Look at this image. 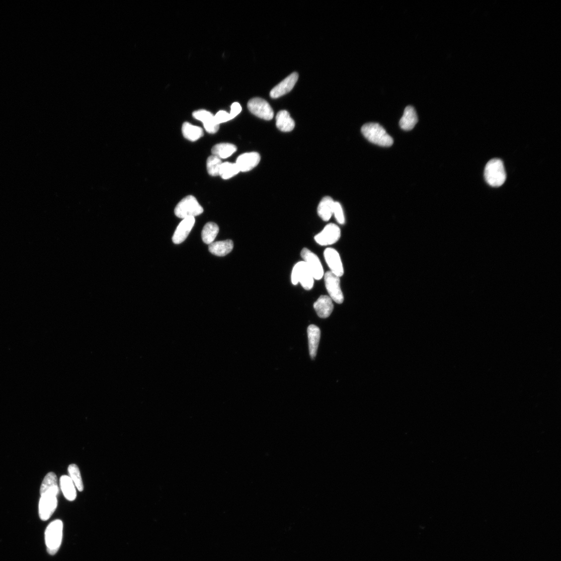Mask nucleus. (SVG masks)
Returning <instances> with one entry per match:
<instances>
[{
  "label": "nucleus",
  "instance_id": "11",
  "mask_svg": "<svg viewBox=\"0 0 561 561\" xmlns=\"http://www.w3.org/2000/svg\"><path fill=\"white\" fill-rule=\"evenodd\" d=\"M324 256L330 271L333 274L341 277L344 275V269L340 254L333 248H327Z\"/></svg>",
  "mask_w": 561,
  "mask_h": 561
},
{
  "label": "nucleus",
  "instance_id": "10",
  "mask_svg": "<svg viewBox=\"0 0 561 561\" xmlns=\"http://www.w3.org/2000/svg\"><path fill=\"white\" fill-rule=\"evenodd\" d=\"M304 263L311 272L314 279H322L325 275L324 270L322 263L317 256L307 248H303L300 253Z\"/></svg>",
  "mask_w": 561,
  "mask_h": 561
},
{
  "label": "nucleus",
  "instance_id": "30",
  "mask_svg": "<svg viewBox=\"0 0 561 561\" xmlns=\"http://www.w3.org/2000/svg\"><path fill=\"white\" fill-rule=\"evenodd\" d=\"M333 215L338 222L341 224H343L345 222V216L341 204L338 202H335Z\"/></svg>",
  "mask_w": 561,
  "mask_h": 561
},
{
  "label": "nucleus",
  "instance_id": "1",
  "mask_svg": "<svg viewBox=\"0 0 561 561\" xmlns=\"http://www.w3.org/2000/svg\"><path fill=\"white\" fill-rule=\"evenodd\" d=\"M363 136L368 141L382 147L392 145L393 140L384 128L376 123L365 124L361 129Z\"/></svg>",
  "mask_w": 561,
  "mask_h": 561
},
{
  "label": "nucleus",
  "instance_id": "26",
  "mask_svg": "<svg viewBox=\"0 0 561 561\" xmlns=\"http://www.w3.org/2000/svg\"><path fill=\"white\" fill-rule=\"evenodd\" d=\"M50 491H59L57 477L54 472H49L44 477L42 483L40 492L42 494Z\"/></svg>",
  "mask_w": 561,
  "mask_h": 561
},
{
  "label": "nucleus",
  "instance_id": "20",
  "mask_svg": "<svg viewBox=\"0 0 561 561\" xmlns=\"http://www.w3.org/2000/svg\"><path fill=\"white\" fill-rule=\"evenodd\" d=\"M335 201L330 197H326L317 207V214L323 220L329 221L333 215Z\"/></svg>",
  "mask_w": 561,
  "mask_h": 561
},
{
  "label": "nucleus",
  "instance_id": "31",
  "mask_svg": "<svg viewBox=\"0 0 561 561\" xmlns=\"http://www.w3.org/2000/svg\"><path fill=\"white\" fill-rule=\"evenodd\" d=\"M216 123L219 125L221 123L228 122L231 120L230 114L227 112L223 110H220L217 112L216 115L214 116Z\"/></svg>",
  "mask_w": 561,
  "mask_h": 561
},
{
  "label": "nucleus",
  "instance_id": "28",
  "mask_svg": "<svg viewBox=\"0 0 561 561\" xmlns=\"http://www.w3.org/2000/svg\"><path fill=\"white\" fill-rule=\"evenodd\" d=\"M68 470L69 477L72 479L77 490L79 492H83L84 490V487L81 473H80L77 466L75 464H71L69 466Z\"/></svg>",
  "mask_w": 561,
  "mask_h": 561
},
{
  "label": "nucleus",
  "instance_id": "23",
  "mask_svg": "<svg viewBox=\"0 0 561 561\" xmlns=\"http://www.w3.org/2000/svg\"><path fill=\"white\" fill-rule=\"evenodd\" d=\"M236 150V146L233 144L221 143L217 144L213 147L212 152L214 155L220 158H226L232 155Z\"/></svg>",
  "mask_w": 561,
  "mask_h": 561
},
{
  "label": "nucleus",
  "instance_id": "15",
  "mask_svg": "<svg viewBox=\"0 0 561 561\" xmlns=\"http://www.w3.org/2000/svg\"><path fill=\"white\" fill-rule=\"evenodd\" d=\"M261 161V156L258 152L245 153L240 155L236 159V164L240 172H249L256 166Z\"/></svg>",
  "mask_w": 561,
  "mask_h": 561
},
{
  "label": "nucleus",
  "instance_id": "24",
  "mask_svg": "<svg viewBox=\"0 0 561 561\" xmlns=\"http://www.w3.org/2000/svg\"><path fill=\"white\" fill-rule=\"evenodd\" d=\"M182 132L186 139L192 141L198 140L204 135L202 128L192 125L188 122H185L183 124Z\"/></svg>",
  "mask_w": 561,
  "mask_h": 561
},
{
  "label": "nucleus",
  "instance_id": "29",
  "mask_svg": "<svg viewBox=\"0 0 561 561\" xmlns=\"http://www.w3.org/2000/svg\"><path fill=\"white\" fill-rule=\"evenodd\" d=\"M222 163L221 160L215 155L210 156L207 158L206 166L208 174L212 176L219 175V171Z\"/></svg>",
  "mask_w": 561,
  "mask_h": 561
},
{
  "label": "nucleus",
  "instance_id": "27",
  "mask_svg": "<svg viewBox=\"0 0 561 561\" xmlns=\"http://www.w3.org/2000/svg\"><path fill=\"white\" fill-rule=\"evenodd\" d=\"M240 172L236 164L230 163H222L220 167L219 175L224 180L229 179Z\"/></svg>",
  "mask_w": 561,
  "mask_h": 561
},
{
  "label": "nucleus",
  "instance_id": "21",
  "mask_svg": "<svg viewBox=\"0 0 561 561\" xmlns=\"http://www.w3.org/2000/svg\"><path fill=\"white\" fill-rule=\"evenodd\" d=\"M60 485L62 492L66 500L73 501L76 498L75 486L72 479L68 475H62L60 479Z\"/></svg>",
  "mask_w": 561,
  "mask_h": 561
},
{
  "label": "nucleus",
  "instance_id": "6",
  "mask_svg": "<svg viewBox=\"0 0 561 561\" xmlns=\"http://www.w3.org/2000/svg\"><path fill=\"white\" fill-rule=\"evenodd\" d=\"M314 278L311 272L304 262L297 263L293 267L291 281L293 285L300 283L304 290L309 291L314 285Z\"/></svg>",
  "mask_w": 561,
  "mask_h": 561
},
{
  "label": "nucleus",
  "instance_id": "4",
  "mask_svg": "<svg viewBox=\"0 0 561 561\" xmlns=\"http://www.w3.org/2000/svg\"><path fill=\"white\" fill-rule=\"evenodd\" d=\"M203 212V207L196 198L192 196H188L182 199L175 209L176 216L182 219L195 217Z\"/></svg>",
  "mask_w": 561,
  "mask_h": 561
},
{
  "label": "nucleus",
  "instance_id": "18",
  "mask_svg": "<svg viewBox=\"0 0 561 561\" xmlns=\"http://www.w3.org/2000/svg\"><path fill=\"white\" fill-rule=\"evenodd\" d=\"M276 125L281 131L289 132L294 129L295 123L287 111L281 110L276 116Z\"/></svg>",
  "mask_w": 561,
  "mask_h": 561
},
{
  "label": "nucleus",
  "instance_id": "13",
  "mask_svg": "<svg viewBox=\"0 0 561 561\" xmlns=\"http://www.w3.org/2000/svg\"><path fill=\"white\" fill-rule=\"evenodd\" d=\"M192 116L203 123L207 132L214 134L218 131L219 125L216 123L214 116L210 112L201 109L194 112Z\"/></svg>",
  "mask_w": 561,
  "mask_h": 561
},
{
  "label": "nucleus",
  "instance_id": "2",
  "mask_svg": "<svg viewBox=\"0 0 561 561\" xmlns=\"http://www.w3.org/2000/svg\"><path fill=\"white\" fill-rule=\"evenodd\" d=\"M63 523L60 520L52 522L46 527L45 542L47 551L51 555H55L59 550L62 539Z\"/></svg>",
  "mask_w": 561,
  "mask_h": 561
},
{
  "label": "nucleus",
  "instance_id": "3",
  "mask_svg": "<svg viewBox=\"0 0 561 561\" xmlns=\"http://www.w3.org/2000/svg\"><path fill=\"white\" fill-rule=\"evenodd\" d=\"M485 179L490 186L499 187L506 180V173L503 162L499 158H493L487 164L485 170Z\"/></svg>",
  "mask_w": 561,
  "mask_h": 561
},
{
  "label": "nucleus",
  "instance_id": "22",
  "mask_svg": "<svg viewBox=\"0 0 561 561\" xmlns=\"http://www.w3.org/2000/svg\"><path fill=\"white\" fill-rule=\"evenodd\" d=\"M233 243L230 239L225 241L213 243L209 245L208 249L213 255L217 256H224L229 254L233 250Z\"/></svg>",
  "mask_w": 561,
  "mask_h": 561
},
{
  "label": "nucleus",
  "instance_id": "9",
  "mask_svg": "<svg viewBox=\"0 0 561 561\" xmlns=\"http://www.w3.org/2000/svg\"><path fill=\"white\" fill-rule=\"evenodd\" d=\"M341 236L340 227L334 223H329L322 232L314 236L315 242L319 245L327 246L335 244Z\"/></svg>",
  "mask_w": 561,
  "mask_h": 561
},
{
  "label": "nucleus",
  "instance_id": "12",
  "mask_svg": "<svg viewBox=\"0 0 561 561\" xmlns=\"http://www.w3.org/2000/svg\"><path fill=\"white\" fill-rule=\"evenodd\" d=\"M298 78V74L293 72L284 78L282 82L272 89L270 93L272 99H278L289 93L295 86Z\"/></svg>",
  "mask_w": 561,
  "mask_h": 561
},
{
  "label": "nucleus",
  "instance_id": "5",
  "mask_svg": "<svg viewBox=\"0 0 561 561\" xmlns=\"http://www.w3.org/2000/svg\"><path fill=\"white\" fill-rule=\"evenodd\" d=\"M58 493L59 491H50L40 494L39 515L41 520H49L54 514L57 507Z\"/></svg>",
  "mask_w": 561,
  "mask_h": 561
},
{
  "label": "nucleus",
  "instance_id": "7",
  "mask_svg": "<svg viewBox=\"0 0 561 561\" xmlns=\"http://www.w3.org/2000/svg\"><path fill=\"white\" fill-rule=\"evenodd\" d=\"M248 108L252 114L261 119L271 120L274 118L273 109L267 101L261 98H255L250 100Z\"/></svg>",
  "mask_w": 561,
  "mask_h": 561
},
{
  "label": "nucleus",
  "instance_id": "32",
  "mask_svg": "<svg viewBox=\"0 0 561 561\" xmlns=\"http://www.w3.org/2000/svg\"><path fill=\"white\" fill-rule=\"evenodd\" d=\"M242 111V107L240 104L237 102L234 103L231 105V111L230 116L231 119H234L238 114H240Z\"/></svg>",
  "mask_w": 561,
  "mask_h": 561
},
{
  "label": "nucleus",
  "instance_id": "14",
  "mask_svg": "<svg viewBox=\"0 0 561 561\" xmlns=\"http://www.w3.org/2000/svg\"><path fill=\"white\" fill-rule=\"evenodd\" d=\"M195 217H188L181 221L172 237L173 242L176 245L183 243L194 227L195 223Z\"/></svg>",
  "mask_w": 561,
  "mask_h": 561
},
{
  "label": "nucleus",
  "instance_id": "8",
  "mask_svg": "<svg viewBox=\"0 0 561 561\" xmlns=\"http://www.w3.org/2000/svg\"><path fill=\"white\" fill-rule=\"evenodd\" d=\"M324 277L326 287L330 298L336 303H342L344 297L341 286L340 277L330 271L326 272Z\"/></svg>",
  "mask_w": 561,
  "mask_h": 561
},
{
  "label": "nucleus",
  "instance_id": "25",
  "mask_svg": "<svg viewBox=\"0 0 561 561\" xmlns=\"http://www.w3.org/2000/svg\"><path fill=\"white\" fill-rule=\"evenodd\" d=\"M218 232L219 227L217 224L212 222L207 223L202 231L203 242L206 245H211L214 243Z\"/></svg>",
  "mask_w": 561,
  "mask_h": 561
},
{
  "label": "nucleus",
  "instance_id": "17",
  "mask_svg": "<svg viewBox=\"0 0 561 561\" xmlns=\"http://www.w3.org/2000/svg\"><path fill=\"white\" fill-rule=\"evenodd\" d=\"M418 122V117L414 108L411 106L407 107L404 116L399 121L400 128L405 131L412 130Z\"/></svg>",
  "mask_w": 561,
  "mask_h": 561
},
{
  "label": "nucleus",
  "instance_id": "19",
  "mask_svg": "<svg viewBox=\"0 0 561 561\" xmlns=\"http://www.w3.org/2000/svg\"><path fill=\"white\" fill-rule=\"evenodd\" d=\"M307 333L310 355L312 359H314L319 343L320 331L317 326L312 325L308 328Z\"/></svg>",
  "mask_w": 561,
  "mask_h": 561
},
{
  "label": "nucleus",
  "instance_id": "16",
  "mask_svg": "<svg viewBox=\"0 0 561 561\" xmlns=\"http://www.w3.org/2000/svg\"><path fill=\"white\" fill-rule=\"evenodd\" d=\"M313 307L319 317L327 318L330 316L334 309L333 300L329 296H320L314 303Z\"/></svg>",
  "mask_w": 561,
  "mask_h": 561
}]
</instances>
